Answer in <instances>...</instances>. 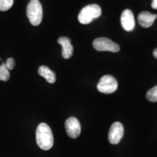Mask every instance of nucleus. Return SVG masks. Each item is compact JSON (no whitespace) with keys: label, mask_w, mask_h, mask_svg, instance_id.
<instances>
[{"label":"nucleus","mask_w":157,"mask_h":157,"mask_svg":"<svg viewBox=\"0 0 157 157\" xmlns=\"http://www.w3.org/2000/svg\"><path fill=\"white\" fill-rule=\"evenodd\" d=\"M36 143L39 148L48 151L52 148L54 143L53 134L47 124H39L36 131Z\"/></svg>","instance_id":"f257e3e1"},{"label":"nucleus","mask_w":157,"mask_h":157,"mask_svg":"<svg viewBox=\"0 0 157 157\" xmlns=\"http://www.w3.org/2000/svg\"><path fill=\"white\" fill-rule=\"evenodd\" d=\"M102 10L99 5L96 4L89 5L82 9L78 16V21L82 24H88L94 19L98 18L101 15Z\"/></svg>","instance_id":"f03ea898"},{"label":"nucleus","mask_w":157,"mask_h":157,"mask_svg":"<svg viewBox=\"0 0 157 157\" xmlns=\"http://www.w3.org/2000/svg\"><path fill=\"white\" fill-rule=\"evenodd\" d=\"M27 17L33 25H39L42 21L43 10L39 0H31L27 7Z\"/></svg>","instance_id":"7ed1b4c3"},{"label":"nucleus","mask_w":157,"mask_h":157,"mask_svg":"<svg viewBox=\"0 0 157 157\" xmlns=\"http://www.w3.org/2000/svg\"><path fill=\"white\" fill-rule=\"evenodd\" d=\"M98 90L104 94H111L114 93L118 88L117 79L111 75L103 76L97 85Z\"/></svg>","instance_id":"20e7f679"},{"label":"nucleus","mask_w":157,"mask_h":157,"mask_svg":"<svg viewBox=\"0 0 157 157\" xmlns=\"http://www.w3.org/2000/svg\"><path fill=\"white\" fill-rule=\"evenodd\" d=\"M93 48L98 51H109L117 52L120 50L119 44L105 37H100L93 41Z\"/></svg>","instance_id":"39448f33"},{"label":"nucleus","mask_w":157,"mask_h":157,"mask_svg":"<svg viewBox=\"0 0 157 157\" xmlns=\"http://www.w3.org/2000/svg\"><path fill=\"white\" fill-rule=\"evenodd\" d=\"M124 127L120 122H114L110 127L109 132V140L111 144H118L124 135Z\"/></svg>","instance_id":"423d86ee"},{"label":"nucleus","mask_w":157,"mask_h":157,"mask_svg":"<svg viewBox=\"0 0 157 157\" xmlns=\"http://www.w3.org/2000/svg\"><path fill=\"white\" fill-rule=\"evenodd\" d=\"M66 132L71 138H76L81 133V124L75 117H70L65 122Z\"/></svg>","instance_id":"0eeeda50"},{"label":"nucleus","mask_w":157,"mask_h":157,"mask_svg":"<svg viewBox=\"0 0 157 157\" xmlns=\"http://www.w3.org/2000/svg\"><path fill=\"white\" fill-rule=\"evenodd\" d=\"M121 23L127 31H132L135 29V21L133 13L130 10H125L121 15Z\"/></svg>","instance_id":"6e6552de"},{"label":"nucleus","mask_w":157,"mask_h":157,"mask_svg":"<svg viewBox=\"0 0 157 157\" xmlns=\"http://www.w3.org/2000/svg\"><path fill=\"white\" fill-rule=\"evenodd\" d=\"M157 18L156 14H151L149 12H142L137 16L139 24L143 28H149L154 24L155 20Z\"/></svg>","instance_id":"1a4fd4ad"},{"label":"nucleus","mask_w":157,"mask_h":157,"mask_svg":"<svg viewBox=\"0 0 157 157\" xmlns=\"http://www.w3.org/2000/svg\"><path fill=\"white\" fill-rule=\"evenodd\" d=\"M58 42L59 44L62 47V56L65 59H68L73 56L74 48L71 42L70 39L67 37H60L58 39Z\"/></svg>","instance_id":"9d476101"},{"label":"nucleus","mask_w":157,"mask_h":157,"mask_svg":"<svg viewBox=\"0 0 157 157\" xmlns=\"http://www.w3.org/2000/svg\"><path fill=\"white\" fill-rule=\"evenodd\" d=\"M38 73L39 75L44 77L49 83L53 84L56 81V74L52 70H50L48 66H41L38 69Z\"/></svg>","instance_id":"9b49d317"},{"label":"nucleus","mask_w":157,"mask_h":157,"mask_svg":"<svg viewBox=\"0 0 157 157\" xmlns=\"http://www.w3.org/2000/svg\"><path fill=\"white\" fill-rule=\"evenodd\" d=\"M10 77L9 70L6 68L5 63H2V64L0 66V80L4 82H7Z\"/></svg>","instance_id":"f8f14e48"},{"label":"nucleus","mask_w":157,"mask_h":157,"mask_svg":"<svg viewBox=\"0 0 157 157\" xmlns=\"http://www.w3.org/2000/svg\"><path fill=\"white\" fill-rule=\"evenodd\" d=\"M146 98L151 102H157V85L149 90L146 94Z\"/></svg>","instance_id":"ddd939ff"},{"label":"nucleus","mask_w":157,"mask_h":157,"mask_svg":"<svg viewBox=\"0 0 157 157\" xmlns=\"http://www.w3.org/2000/svg\"><path fill=\"white\" fill-rule=\"evenodd\" d=\"M14 0H0V10L7 11L13 5Z\"/></svg>","instance_id":"4468645a"},{"label":"nucleus","mask_w":157,"mask_h":157,"mask_svg":"<svg viewBox=\"0 0 157 157\" xmlns=\"http://www.w3.org/2000/svg\"><path fill=\"white\" fill-rule=\"evenodd\" d=\"M5 65L6 68H7L9 71L13 70L15 66V62L14 58H9L7 60H6V63H5Z\"/></svg>","instance_id":"2eb2a0df"},{"label":"nucleus","mask_w":157,"mask_h":157,"mask_svg":"<svg viewBox=\"0 0 157 157\" xmlns=\"http://www.w3.org/2000/svg\"><path fill=\"white\" fill-rule=\"evenodd\" d=\"M151 7L154 10H157V0H153L151 4Z\"/></svg>","instance_id":"dca6fc26"},{"label":"nucleus","mask_w":157,"mask_h":157,"mask_svg":"<svg viewBox=\"0 0 157 157\" xmlns=\"http://www.w3.org/2000/svg\"><path fill=\"white\" fill-rule=\"evenodd\" d=\"M153 55H154V56L157 59V48H156L154 50V52H153Z\"/></svg>","instance_id":"f3484780"}]
</instances>
